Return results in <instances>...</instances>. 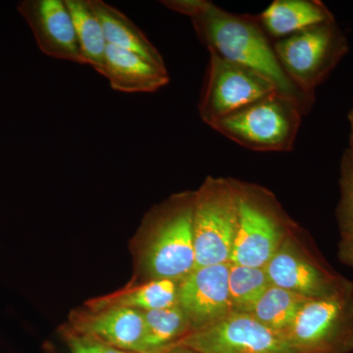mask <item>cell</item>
I'll list each match as a JSON object with an SVG mask.
<instances>
[{
	"instance_id": "obj_1",
	"label": "cell",
	"mask_w": 353,
	"mask_h": 353,
	"mask_svg": "<svg viewBox=\"0 0 353 353\" xmlns=\"http://www.w3.org/2000/svg\"><path fill=\"white\" fill-rule=\"evenodd\" d=\"M161 3L190 18L197 38L209 52L266 77L279 92L296 99L307 112L312 108L315 97L304 94L285 75L257 16L229 12L208 0H165Z\"/></svg>"
},
{
	"instance_id": "obj_2",
	"label": "cell",
	"mask_w": 353,
	"mask_h": 353,
	"mask_svg": "<svg viewBox=\"0 0 353 353\" xmlns=\"http://www.w3.org/2000/svg\"><path fill=\"white\" fill-rule=\"evenodd\" d=\"M194 192H183L152 209L134 246L138 270L145 281H182L194 270Z\"/></svg>"
},
{
	"instance_id": "obj_3",
	"label": "cell",
	"mask_w": 353,
	"mask_h": 353,
	"mask_svg": "<svg viewBox=\"0 0 353 353\" xmlns=\"http://www.w3.org/2000/svg\"><path fill=\"white\" fill-rule=\"evenodd\" d=\"M306 113L299 101L277 90L210 128L253 152H288L294 148Z\"/></svg>"
},
{
	"instance_id": "obj_4",
	"label": "cell",
	"mask_w": 353,
	"mask_h": 353,
	"mask_svg": "<svg viewBox=\"0 0 353 353\" xmlns=\"http://www.w3.org/2000/svg\"><path fill=\"white\" fill-rule=\"evenodd\" d=\"M238 224L234 181L208 178L194 192L192 232L196 267L230 263Z\"/></svg>"
},
{
	"instance_id": "obj_5",
	"label": "cell",
	"mask_w": 353,
	"mask_h": 353,
	"mask_svg": "<svg viewBox=\"0 0 353 353\" xmlns=\"http://www.w3.org/2000/svg\"><path fill=\"white\" fill-rule=\"evenodd\" d=\"M281 66L304 94L315 97V90L347 55V37L336 21L315 26L274 43Z\"/></svg>"
},
{
	"instance_id": "obj_6",
	"label": "cell",
	"mask_w": 353,
	"mask_h": 353,
	"mask_svg": "<svg viewBox=\"0 0 353 353\" xmlns=\"http://www.w3.org/2000/svg\"><path fill=\"white\" fill-rule=\"evenodd\" d=\"M238 194V224L230 263L265 267L282 245L285 217L266 192L234 181Z\"/></svg>"
},
{
	"instance_id": "obj_7",
	"label": "cell",
	"mask_w": 353,
	"mask_h": 353,
	"mask_svg": "<svg viewBox=\"0 0 353 353\" xmlns=\"http://www.w3.org/2000/svg\"><path fill=\"white\" fill-rule=\"evenodd\" d=\"M284 334L301 353L353 352V289L309 299Z\"/></svg>"
},
{
	"instance_id": "obj_8",
	"label": "cell",
	"mask_w": 353,
	"mask_h": 353,
	"mask_svg": "<svg viewBox=\"0 0 353 353\" xmlns=\"http://www.w3.org/2000/svg\"><path fill=\"white\" fill-rule=\"evenodd\" d=\"M210 53L199 113L209 127L241 109L279 92L266 77L254 70Z\"/></svg>"
},
{
	"instance_id": "obj_9",
	"label": "cell",
	"mask_w": 353,
	"mask_h": 353,
	"mask_svg": "<svg viewBox=\"0 0 353 353\" xmlns=\"http://www.w3.org/2000/svg\"><path fill=\"white\" fill-rule=\"evenodd\" d=\"M176 345L201 353H301L284 334L241 312L230 313L219 321L190 332Z\"/></svg>"
},
{
	"instance_id": "obj_10",
	"label": "cell",
	"mask_w": 353,
	"mask_h": 353,
	"mask_svg": "<svg viewBox=\"0 0 353 353\" xmlns=\"http://www.w3.org/2000/svg\"><path fill=\"white\" fill-rule=\"evenodd\" d=\"M265 269L272 285L307 299L332 296L353 289L348 281L299 252L289 241L282 243Z\"/></svg>"
},
{
	"instance_id": "obj_11",
	"label": "cell",
	"mask_w": 353,
	"mask_h": 353,
	"mask_svg": "<svg viewBox=\"0 0 353 353\" xmlns=\"http://www.w3.org/2000/svg\"><path fill=\"white\" fill-rule=\"evenodd\" d=\"M229 272L230 263L199 267L180 281L178 304L187 315L192 331L233 312Z\"/></svg>"
},
{
	"instance_id": "obj_12",
	"label": "cell",
	"mask_w": 353,
	"mask_h": 353,
	"mask_svg": "<svg viewBox=\"0 0 353 353\" xmlns=\"http://www.w3.org/2000/svg\"><path fill=\"white\" fill-rule=\"evenodd\" d=\"M19 10L44 54L85 64L73 18L65 0H29L20 4Z\"/></svg>"
},
{
	"instance_id": "obj_13",
	"label": "cell",
	"mask_w": 353,
	"mask_h": 353,
	"mask_svg": "<svg viewBox=\"0 0 353 353\" xmlns=\"http://www.w3.org/2000/svg\"><path fill=\"white\" fill-rule=\"evenodd\" d=\"M67 328L109 347L143 353L145 322L143 311L137 309L121 306L79 309L70 314Z\"/></svg>"
},
{
	"instance_id": "obj_14",
	"label": "cell",
	"mask_w": 353,
	"mask_h": 353,
	"mask_svg": "<svg viewBox=\"0 0 353 353\" xmlns=\"http://www.w3.org/2000/svg\"><path fill=\"white\" fill-rule=\"evenodd\" d=\"M101 75L108 79L113 90L127 94L157 92L170 81L167 69L109 44Z\"/></svg>"
},
{
	"instance_id": "obj_15",
	"label": "cell",
	"mask_w": 353,
	"mask_h": 353,
	"mask_svg": "<svg viewBox=\"0 0 353 353\" xmlns=\"http://www.w3.org/2000/svg\"><path fill=\"white\" fill-rule=\"evenodd\" d=\"M257 18L267 36L277 41L336 21L319 0H275Z\"/></svg>"
},
{
	"instance_id": "obj_16",
	"label": "cell",
	"mask_w": 353,
	"mask_h": 353,
	"mask_svg": "<svg viewBox=\"0 0 353 353\" xmlns=\"http://www.w3.org/2000/svg\"><path fill=\"white\" fill-rule=\"evenodd\" d=\"M101 21L109 46L136 53L159 68L166 69L159 51L125 14L102 0H90Z\"/></svg>"
},
{
	"instance_id": "obj_17",
	"label": "cell",
	"mask_w": 353,
	"mask_h": 353,
	"mask_svg": "<svg viewBox=\"0 0 353 353\" xmlns=\"http://www.w3.org/2000/svg\"><path fill=\"white\" fill-rule=\"evenodd\" d=\"M179 284L173 280L143 281L131 284L108 296L97 297L85 304V307L99 309L121 306L139 311L157 310L178 305Z\"/></svg>"
},
{
	"instance_id": "obj_18",
	"label": "cell",
	"mask_w": 353,
	"mask_h": 353,
	"mask_svg": "<svg viewBox=\"0 0 353 353\" xmlns=\"http://www.w3.org/2000/svg\"><path fill=\"white\" fill-rule=\"evenodd\" d=\"M65 2L73 18L83 61L101 74L108 48L101 21L92 10L90 0H65Z\"/></svg>"
},
{
	"instance_id": "obj_19",
	"label": "cell",
	"mask_w": 353,
	"mask_h": 353,
	"mask_svg": "<svg viewBox=\"0 0 353 353\" xmlns=\"http://www.w3.org/2000/svg\"><path fill=\"white\" fill-rule=\"evenodd\" d=\"M145 322L143 353H162L179 343L192 331L180 306L143 311Z\"/></svg>"
},
{
	"instance_id": "obj_20",
	"label": "cell",
	"mask_w": 353,
	"mask_h": 353,
	"mask_svg": "<svg viewBox=\"0 0 353 353\" xmlns=\"http://www.w3.org/2000/svg\"><path fill=\"white\" fill-rule=\"evenodd\" d=\"M310 299L271 285L252 308V314L267 328L285 334L294 318Z\"/></svg>"
},
{
	"instance_id": "obj_21",
	"label": "cell",
	"mask_w": 353,
	"mask_h": 353,
	"mask_svg": "<svg viewBox=\"0 0 353 353\" xmlns=\"http://www.w3.org/2000/svg\"><path fill=\"white\" fill-rule=\"evenodd\" d=\"M271 285L265 267L230 263L229 290L233 312L250 314Z\"/></svg>"
},
{
	"instance_id": "obj_22",
	"label": "cell",
	"mask_w": 353,
	"mask_h": 353,
	"mask_svg": "<svg viewBox=\"0 0 353 353\" xmlns=\"http://www.w3.org/2000/svg\"><path fill=\"white\" fill-rule=\"evenodd\" d=\"M338 220L341 236L353 234V152L348 148L341 163V199Z\"/></svg>"
},
{
	"instance_id": "obj_23",
	"label": "cell",
	"mask_w": 353,
	"mask_h": 353,
	"mask_svg": "<svg viewBox=\"0 0 353 353\" xmlns=\"http://www.w3.org/2000/svg\"><path fill=\"white\" fill-rule=\"evenodd\" d=\"M63 334L71 353H134L109 347L90 336L77 334L67 327L64 329Z\"/></svg>"
},
{
	"instance_id": "obj_24",
	"label": "cell",
	"mask_w": 353,
	"mask_h": 353,
	"mask_svg": "<svg viewBox=\"0 0 353 353\" xmlns=\"http://www.w3.org/2000/svg\"><path fill=\"white\" fill-rule=\"evenodd\" d=\"M340 256L343 262L353 267V234L343 236L340 246Z\"/></svg>"
},
{
	"instance_id": "obj_25",
	"label": "cell",
	"mask_w": 353,
	"mask_h": 353,
	"mask_svg": "<svg viewBox=\"0 0 353 353\" xmlns=\"http://www.w3.org/2000/svg\"><path fill=\"white\" fill-rule=\"evenodd\" d=\"M162 353H201L183 345H176Z\"/></svg>"
},
{
	"instance_id": "obj_26",
	"label": "cell",
	"mask_w": 353,
	"mask_h": 353,
	"mask_svg": "<svg viewBox=\"0 0 353 353\" xmlns=\"http://www.w3.org/2000/svg\"><path fill=\"white\" fill-rule=\"evenodd\" d=\"M348 121H350V148H353V106L348 113Z\"/></svg>"
},
{
	"instance_id": "obj_27",
	"label": "cell",
	"mask_w": 353,
	"mask_h": 353,
	"mask_svg": "<svg viewBox=\"0 0 353 353\" xmlns=\"http://www.w3.org/2000/svg\"><path fill=\"white\" fill-rule=\"evenodd\" d=\"M350 150L353 152V148H350Z\"/></svg>"
}]
</instances>
